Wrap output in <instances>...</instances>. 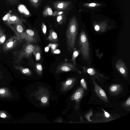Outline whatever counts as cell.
I'll return each instance as SVG.
<instances>
[{
    "label": "cell",
    "mask_w": 130,
    "mask_h": 130,
    "mask_svg": "<svg viewBox=\"0 0 130 130\" xmlns=\"http://www.w3.org/2000/svg\"><path fill=\"white\" fill-rule=\"evenodd\" d=\"M121 106L126 111H130V97H129L126 101L121 104Z\"/></svg>",
    "instance_id": "cell-20"
},
{
    "label": "cell",
    "mask_w": 130,
    "mask_h": 130,
    "mask_svg": "<svg viewBox=\"0 0 130 130\" xmlns=\"http://www.w3.org/2000/svg\"><path fill=\"white\" fill-rule=\"evenodd\" d=\"M47 39L48 40L54 43L58 42L57 34L51 27L50 28L49 35Z\"/></svg>",
    "instance_id": "cell-17"
},
{
    "label": "cell",
    "mask_w": 130,
    "mask_h": 130,
    "mask_svg": "<svg viewBox=\"0 0 130 130\" xmlns=\"http://www.w3.org/2000/svg\"><path fill=\"white\" fill-rule=\"evenodd\" d=\"M6 37V35L3 32L0 37V44H3L4 43L5 41Z\"/></svg>",
    "instance_id": "cell-27"
},
{
    "label": "cell",
    "mask_w": 130,
    "mask_h": 130,
    "mask_svg": "<svg viewBox=\"0 0 130 130\" xmlns=\"http://www.w3.org/2000/svg\"><path fill=\"white\" fill-rule=\"evenodd\" d=\"M53 12L52 9L49 7H47L44 10L43 12L44 16H50L52 15Z\"/></svg>",
    "instance_id": "cell-22"
},
{
    "label": "cell",
    "mask_w": 130,
    "mask_h": 130,
    "mask_svg": "<svg viewBox=\"0 0 130 130\" xmlns=\"http://www.w3.org/2000/svg\"><path fill=\"white\" fill-rule=\"evenodd\" d=\"M10 91H8V89H6V88H4V87H0V99L2 98L4 100H7L6 98H7L8 100H9L8 99V98H12V95L10 94H12V93H10Z\"/></svg>",
    "instance_id": "cell-15"
},
{
    "label": "cell",
    "mask_w": 130,
    "mask_h": 130,
    "mask_svg": "<svg viewBox=\"0 0 130 130\" xmlns=\"http://www.w3.org/2000/svg\"><path fill=\"white\" fill-rule=\"evenodd\" d=\"M35 96L40 102L42 106H46L49 104V92L46 88L39 87L35 92Z\"/></svg>",
    "instance_id": "cell-5"
},
{
    "label": "cell",
    "mask_w": 130,
    "mask_h": 130,
    "mask_svg": "<svg viewBox=\"0 0 130 130\" xmlns=\"http://www.w3.org/2000/svg\"><path fill=\"white\" fill-rule=\"evenodd\" d=\"M92 115V111H90L85 116L86 118L89 121H92L90 119V117Z\"/></svg>",
    "instance_id": "cell-31"
},
{
    "label": "cell",
    "mask_w": 130,
    "mask_h": 130,
    "mask_svg": "<svg viewBox=\"0 0 130 130\" xmlns=\"http://www.w3.org/2000/svg\"><path fill=\"white\" fill-rule=\"evenodd\" d=\"M12 30L15 34L17 39L21 41L22 35L24 31L22 23H17L14 24L13 26Z\"/></svg>",
    "instance_id": "cell-14"
},
{
    "label": "cell",
    "mask_w": 130,
    "mask_h": 130,
    "mask_svg": "<svg viewBox=\"0 0 130 130\" xmlns=\"http://www.w3.org/2000/svg\"><path fill=\"white\" fill-rule=\"evenodd\" d=\"M0 118L4 119L8 118V114L6 112L0 111Z\"/></svg>",
    "instance_id": "cell-28"
},
{
    "label": "cell",
    "mask_w": 130,
    "mask_h": 130,
    "mask_svg": "<svg viewBox=\"0 0 130 130\" xmlns=\"http://www.w3.org/2000/svg\"><path fill=\"white\" fill-rule=\"evenodd\" d=\"M80 83L81 86L85 90H87V87L85 80L84 78H82L80 80Z\"/></svg>",
    "instance_id": "cell-26"
},
{
    "label": "cell",
    "mask_w": 130,
    "mask_h": 130,
    "mask_svg": "<svg viewBox=\"0 0 130 130\" xmlns=\"http://www.w3.org/2000/svg\"><path fill=\"white\" fill-rule=\"evenodd\" d=\"M62 120L61 118H59L58 120H57L55 121L57 122H61L62 121Z\"/></svg>",
    "instance_id": "cell-36"
},
{
    "label": "cell",
    "mask_w": 130,
    "mask_h": 130,
    "mask_svg": "<svg viewBox=\"0 0 130 130\" xmlns=\"http://www.w3.org/2000/svg\"><path fill=\"white\" fill-rule=\"evenodd\" d=\"M3 32V31H2V29L0 28V37Z\"/></svg>",
    "instance_id": "cell-37"
},
{
    "label": "cell",
    "mask_w": 130,
    "mask_h": 130,
    "mask_svg": "<svg viewBox=\"0 0 130 130\" xmlns=\"http://www.w3.org/2000/svg\"><path fill=\"white\" fill-rule=\"evenodd\" d=\"M49 48L50 47L48 45L44 49L45 52H48L49 50Z\"/></svg>",
    "instance_id": "cell-35"
},
{
    "label": "cell",
    "mask_w": 130,
    "mask_h": 130,
    "mask_svg": "<svg viewBox=\"0 0 130 130\" xmlns=\"http://www.w3.org/2000/svg\"><path fill=\"white\" fill-rule=\"evenodd\" d=\"M42 30L44 35H46V26L43 22L42 24Z\"/></svg>",
    "instance_id": "cell-29"
},
{
    "label": "cell",
    "mask_w": 130,
    "mask_h": 130,
    "mask_svg": "<svg viewBox=\"0 0 130 130\" xmlns=\"http://www.w3.org/2000/svg\"><path fill=\"white\" fill-rule=\"evenodd\" d=\"M35 69L37 74L41 75L42 73L43 68L42 65L40 63H36L35 64Z\"/></svg>",
    "instance_id": "cell-21"
},
{
    "label": "cell",
    "mask_w": 130,
    "mask_h": 130,
    "mask_svg": "<svg viewBox=\"0 0 130 130\" xmlns=\"http://www.w3.org/2000/svg\"><path fill=\"white\" fill-rule=\"evenodd\" d=\"M35 45L32 43L26 41L21 50L17 52V59L15 62H20L24 58H30L33 54Z\"/></svg>",
    "instance_id": "cell-3"
},
{
    "label": "cell",
    "mask_w": 130,
    "mask_h": 130,
    "mask_svg": "<svg viewBox=\"0 0 130 130\" xmlns=\"http://www.w3.org/2000/svg\"><path fill=\"white\" fill-rule=\"evenodd\" d=\"M78 55V52L77 51H74L72 55V59L71 61H72L74 65H75L76 63L75 59L77 57Z\"/></svg>",
    "instance_id": "cell-25"
},
{
    "label": "cell",
    "mask_w": 130,
    "mask_h": 130,
    "mask_svg": "<svg viewBox=\"0 0 130 130\" xmlns=\"http://www.w3.org/2000/svg\"><path fill=\"white\" fill-rule=\"evenodd\" d=\"M18 0H8V2L11 4L14 5L16 4Z\"/></svg>",
    "instance_id": "cell-33"
},
{
    "label": "cell",
    "mask_w": 130,
    "mask_h": 130,
    "mask_svg": "<svg viewBox=\"0 0 130 130\" xmlns=\"http://www.w3.org/2000/svg\"><path fill=\"white\" fill-rule=\"evenodd\" d=\"M35 57L36 60H39L41 58V52L40 48L38 45H35L32 54Z\"/></svg>",
    "instance_id": "cell-19"
},
{
    "label": "cell",
    "mask_w": 130,
    "mask_h": 130,
    "mask_svg": "<svg viewBox=\"0 0 130 130\" xmlns=\"http://www.w3.org/2000/svg\"><path fill=\"white\" fill-rule=\"evenodd\" d=\"M80 49L83 58L88 60L90 57L89 44L87 36L84 30L81 31L79 42Z\"/></svg>",
    "instance_id": "cell-4"
},
{
    "label": "cell",
    "mask_w": 130,
    "mask_h": 130,
    "mask_svg": "<svg viewBox=\"0 0 130 130\" xmlns=\"http://www.w3.org/2000/svg\"><path fill=\"white\" fill-rule=\"evenodd\" d=\"M84 94V89L80 86L76 90L71 97L72 101H75V108L76 111L78 110L80 107V101Z\"/></svg>",
    "instance_id": "cell-7"
},
{
    "label": "cell",
    "mask_w": 130,
    "mask_h": 130,
    "mask_svg": "<svg viewBox=\"0 0 130 130\" xmlns=\"http://www.w3.org/2000/svg\"><path fill=\"white\" fill-rule=\"evenodd\" d=\"M123 90L122 86L121 84H113L108 88L109 94L113 96L118 95L122 92Z\"/></svg>",
    "instance_id": "cell-12"
},
{
    "label": "cell",
    "mask_w": 130,
    "mask_h": 130,
    "mask_svg": "<svg viewBox=\"0 0 130 130\" xmlns=\"http://www.w3.org/2000/svg\"><path fill=\"white\" fill-rule=\"evenodd\" d=\"M103 111H104V115L105 117L107 119L109 118L110 117V115L109 113L105 111L103 109H102Z\"/></svg>",
    "instance_id": "cell-32"
},
{
    "label": "cell",
    "mask_w": 130,
    "mask_h": 130,
    "mask_svg": "<svg viewBox=\"0 0 130 130\" xmlns=\"http://www.w3.org/2000/svg\"><path fill=\"white\" fill-rule=\"evenodd\" d=\"M77 82L75 78H68L65 81L61 83L60 89L62 92H65L71 89L75 85Z\"/></svg>",
    "instance_id": "cell-11"
},
{
    "label": "cell",
    "mask_w": 130,
    "mask_h": 130,
    "mask_svg": "<svg viewBox=\"0 0 130 130\" xmlns=\"http://www.w3.org/2000/svg\"><path fill=\"white\" fill-rule=\"evenodd\" d=\"M78 26L77 18L75 15H73L69 21L66 32L67 48L71 52L75 48Z\"/></svg>",
    "instance_id": "cell-1"
},
{
    "label": "cell",
    "mask_w": 130,
    "mask_h": 130,
    "mask_svg": "<svg viewBox=\"0 0 130 130\" xmlns=\"http://www.w3.org/2000/svg\"><path fill=\"white\" fill-rule=\"evenodd\" d=\"M79 11L80 12L96 13L106 6L107 4L101 2L83 1L80 4Z\"/></svg>",
    "instance_id": "cell-2"
},
{
    "label": "cell",
    "mask_w": 130,
    "mask_h": 130,
    "mask_svg": "<svg viewBox=\"0 0 130 130\" xmlns=\"http://www.w3.org/2000/svg\"><path fill=\"white\" fill-rule=\"evenodd\" d=\"M52 52L53 54H58L60 53V51L59 50L56 49L51 51Z\"/></svg>",
    "instance_id": "cell-34"
},
{
    "label": "cell",
    "mask_w": 130,
    "mask_h": 130,
    "mask_svg": "<svg viewBox=\"0 0 130 130\" xmlns=\"http://www.w3.org/2000/svg\"><path fill=\"white\" fill-rule=\"evenodd\" d=\"M21 42L14 36L8 40L5 43L3 46V50L6 52L11 50L17 46Z\"/></svg>",
    "instance_id": "cell-10"
},
{
    "label": "cell",
    "mask_w": 130,
    "mask_h": 130,
    "mask_svg": "<svg viewBox=\"0 0 130 130\" xmlns=\"http://www.w3.org/2000/svg\"><path fill=\"white\" fill-rule=\"evenodd\" d=\"M38 34L34 30L27 29L22 34L21 39L25 40L26 41L37 43L39 39Z\"/></svg>",
    "instance_id": "cell-6"
},
{
    "label": "cell",
    "mask_w": 130,
    "mask_h": 130,
    "mask_svg": "<svg viewBox=\"0 0 130 130\" xmlns=\"http://www.w3.org/2000/svg\"><path fill=\"white\" fill-rule=\"evenodd\" d=\"M91 79L94 87V90L96 95L103 102L109 103V102L105 91L97 84L94 78L92 77Z\"/></svg>",
    "instance_id": "cell-9"
},
{
    "label": "cell",
    "mask_w": 130,
    "mask_h": 130,
    "mask_svg": "<svg viewBox=\"0 0 130 130\" xmlns=\"http://www.w3.org/2000/svg\"><path fill=\"white\" fill-rule=\"evenodd\" d=\"M39 1H40V2H41V0H39Z\"/></svg>",
    "instance_id": "cell-38"
},
{
    "label": "cell",
    "mask_w": 130,
    "mask_h": 130,
    "mask_svg": "<svg viewBox=\"0 0 130 130\" xmlns=\"http://www.w3.org/2000/svg\"><path fill=\"white\" fill-rule=\"evenodd\" d=\"M71 4L69 1H60L54 4L55 7L58 10H63L67 8Z\"/></svg>",
    "instance_id": "cell-16"
},
{
    "label": "cell",
    "mask_w": 130,
    "mask_h": 130,
    "mask_svg": "<svg viewBox=\"0 0 130 130\" xmlns=\"http://www.w3.org/2000/svg\"><path fill=\"white\" fill-rule=\"evenodd\" d=\"M14 68L20 71L22 73L26 75L31 76L32 74V71L27 68H24L19 66H15Z\"/></svg>",
    "instance_id": "cell-18"
},
{
    "label": "cell",
    "mask_w": 130,
    "mask_h": 130,
    "mask_svg": "<svg viewBox=\"0 0 130 130\" xmlns=\"http://www.w3.org/2000/svg\"><path fill=\"white\" fill-rule=\"evenodd\" d=\"M75 71L80 74V72L77 69L74 65L67 62H63L58 65L56 68V73L57 74L60 73L71 71Z\"/></svg>",
    "instance_id": "cell-8"
},
{
    "label": "cell",
    "mask_w": 130,
    "mask_h": 130,
    "mask_svg": "<svg viewBox=\"0 0 130 130\" xmlns=\"http://www.w3.org/2000/svg\"><path fill=\"white\" fill-rule=\"evenodd\" d=\"M63 15H60L57 17V21L59 24H62L65 22L66 18Z\"/></svg>",
    "instance_id": "cell-23"
},
{
    "label": "cell",
    "mask_w": 130,
    "mask_h": 130,
    "mask_svg": "<svg viewBox=\"0 0 130 130\" xmlns=\"http://www.w3.org/2000/svg\"><path fill=\"white\" fill-rule=\"evenodd\" d=\"M7 17H4L3 20L6 24L12 30L13 25L17 23H22L21 20L16 16H9V17L6 15Z\"/></svg>",
    "instance_id": "cell-13"
},
{
    "label": "cell",
    "mask_w": 130,
    "mask_h": 130,
    "mask_svg": "<svg viewBox=\"0 0 130 130\" xmlns=\"http://www.w3.org/2000/svg\"><path fill=\"white\" fill-rule=\"evenodd\" d=\"M32 6L35 8H37L40 2L39 0H29Z\"/></svg>",
    "instance_id": "cell-24"
},
{
    "label": "cell",
    "mask_w": 130,
    "mask_h": 130,
    "mask_svg": "<svg viewBox=\"0 0 130 130\" xmlns=\"http://www.w3.org/2000/svg\"><path fill=\"white\" fill-rule=\"evenodd\" d=\"M49 47H51V51L56 49V47L58 45L57 44H51L50 43L48 45Z\"/></svg>",
    "instance_id": "cell-30"
}]
</instances>
